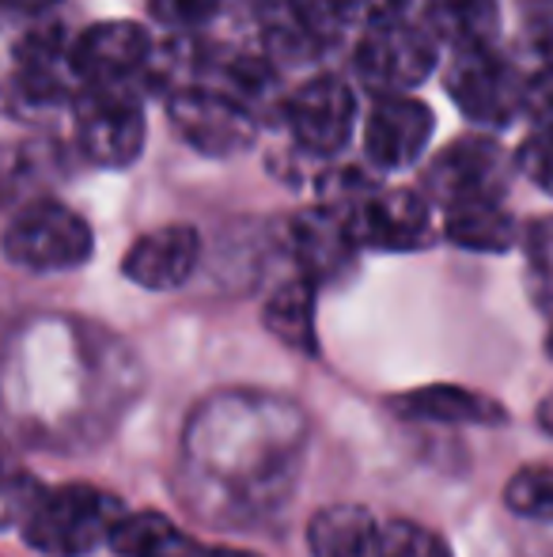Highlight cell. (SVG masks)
Here are the masks:
<instances>
[{
  "label": "cell",
  "instance_id": "6da1fadb",
  "mask_svg": "<svg viewBox=\"0 0 553 557\" xmlns=\"http://www.w3.org/2000/svg\"><path fill=\"white\" fill-rule=\"evenodd\" d=\"M303 444V418L285 398L221 395L209 398L186 429L183 462L193 490L236 512H259L285 497Z\"/></svg>",
  "mask_w": 553,
  "mask_h": 557
},
{
  "label": "cell",
  "instance_id": "7a4b0ae2",
  "mask_svg": "<svg viewBox=\"0 0 553 557\" xmlns=\"http://www.w3.org/2000/svg\"><path fill=\"white\" fill-rule=\"evenodd\" d=\"M126 520V508L91 485H61L38 493L23 516V539L50 557H84L111 543L114 528Z\"/></svg>",
  "mask_w": 553,
  "mask_h": 557
},
{
  "label": "cell",
  "instance_id": "3957f363",
  "mask_svg": "<svg viewBox=\"0 0 553 557\" xmlns=\"http://www.w3.org/2000/svg\"><path fill=\"white\" fill-rule=\"evenodd\" d=\"M0 247L8 262H15L20 270L58 273L88 262L96 250V235L80 213L61 201H30L8 224Z\"/></svg>",
  "mask_w": 553,
  "mask_h": 557
},
{
  "label": "cell",
  "instance_id": "277c9868",
  "mask_svg": "<svg viewBox=\"0 0 553 557\" xmlns=\"http://www.w3.org/2000/svg\"><path fill=\"white\" fill-rule=\"evenodd\" d=\"M175 133L201 156H239L259 140V117L243 99L213 88H186L167 99Z\"/></svg>",
  "mask_w": 553,
  "mask_h": 557
},
{
  "label": "cell",
  "instance_id": "5b68a950",
  "mask_svg": "<svg viewBox=\"0 0 553 557\" xmlns=\"http://www.w3.org/2000/svg\"><path fill=\"white\" fill-rule=\"evenodd\" d=\"M527 81L516 73L508 58L481 46V50H458L448 69V96L470 122L501 129L516 114H524Z\"/></svg>",
  "mask_w": 553,
  "mask_h": 557
},
{
  "label": "cell",
  "instance_id": "8992f818",
  "mask_svg": "<svg viewBox=\"0 0 553 557\" xmlns=\"http://www.w3.org/2000/svg\"><path fill=\"white\" fill-rule=\"evenodd\" d=\"M436 69V42L425 27L387 23L361 38L356 46V76L379 99L406 96L410 88L428 81Z\"/></svg>",
  "mask_w": 553,
  "mask_h": 557
},
{
  "label": "cell",
  "instance_id": "52a82bcc",
  "mask_svg": "<svg viewBox=\"0 0 553 557\" xmlns=\"http://www.w3.org/2000/svg\"><path fill=\"white\" fill-rule=\"evenodd\" d=\"M76 145L99 168H129L144 148V111L126 88H88L76 99Z\"/></svg>",
  "mask_w": 553,
  "mask_h": 557
},
{
  "label": "cell",
  "instance_id": "ba28073f",
  "mask_svg": "<svg viewBox=\"0 0 553 557\" xmlns=\"http://www.w3.org/2000/svg\"><path fill=\"white\" fill-rule=\"evenodd\" d=\"M296 148L311 156H334L349 145L356 125V96L338 76H315L280 107Z\"/></svg>",
  "mask_w": 553,
  "mask_h": 557
},
{
  "label": "cell",
  "instance_id": "9c48e42d",
  "mask_svg": "<svg viewBox=\"0 0 553 557\" xmlns=\"http://www.w3.org/2000/svg\"><path fill=\"white\" fill-rule=\"evenodd\" d=\"M356 247L368 250H417L432 239L428 201L414 190H379L372 186L356 206L345 209Z\"/></svg>",
  "mask_w": 553,
  "mask_h": 557
},
{
  "label": "cell",
  "instance_id": "30bf717a",
  "mask_svg": "<svg viewBox=\"0 0 553 557\" xmlns=\"http://www.w3.org/2000/svg\"><path fill=\"white\" fill-rule=\"evenodd\" d=\"M504 171H508V160L497 148V140L463 137L436 156L425 186L448 209L470 206V201H497L504 190Z\"/></svg>",
  "mask_w": 553,
  "mask_h": 557
},
{
  "label": "cell",
  "instance_id": "8fae6325",
  "mask_svg": "<svg viewBox=\"0 0 553 557\" xmlns=\"http://www.w3.org/2000/svg\"><path fill=\"white\" fill-rule=\"evenodd\" d=\"M152 58V38L134 20H106L73 38L68 69L88 88H118Z\"/></svg>",
  "mask_w": 553,
  "mask_h": 557
},
{
  "label": "cell",
  "instance_id": "7c38bea8",
  "mask_svg": "<svg viewBox=\"0 0 553 557\" xmlns=\"http://www.w3.org/2000/svg\"><path fill=\"white\" fill-rule=\"evenodd\" d=\"M68 50H73V42L61 27H53V23L30 27L15 42V96L27 107H42V111L65 103L68 91H73L68 81H76L73 69H68Z\"/></svg>",
  "mask_w": 553,
  "mask_h": 557
},
{
  "label": "cell",
  "instance_id": "4fadbf2b",
  "mask_svg": "<svg viewBox=\"0 0 553 557\" xmlns=\"http://www.w3.org/2000/svg\"><path fill=\"white\" fill-rule=\"evenodd\" d=\"M432 111L410 96L379 99L364 125V152L379 171H402L420 160L432 137Z\"/></svg>",
  "mask_w": 553,
  "mask_h": 557
},
{
  "label": "cell",
  "instance_id": "5bb4252c",
  "mask_svg": "<svg viewBox=\"0 0 553 557\" xmlns=\"http://www.w3.org/2000/svg\"><path fill=\"white\" fill-rule=\"evenodd\" d=\"M288 239H292V255H296V262H300L303 277L315 281V285L345 277V273L353 270L356 250H361L353 243L345 213L326 209V206H315L296 216V221L288 224Z\"/></svg>",
  "mask_w": 553,
  "mask_h": 557
},
{
  "label": "cell",
  "instance_id": "9a60e30c",
  "mask_svg": "<svg viewBox=\"0 0 553 557\" xmlns=\"http://www.w3.org/2000/svg\"><path fill=\"white\" fill-rule=\"evenodd\" d=\"M198 258H201V235L190 224H171L140 235L134 247L126 250L122 273L140 288L167 293V288H178L190 281V273L198 270Z\"/></svg>",
  "mask_w": 553,
  "mask_h": 557
},
{
  "label": "cell",
  "instance_id": "2e32d148",
  "mask_svg": "<svg viewBox=\"0 0 553 557\" xmlns=\"http://www.w3.org/2000/svg\"><path fill=\"white\" fill-rule=\"evenodd\" d=\"M394 410L402 418L440 421V425H493V421H504V410L493 398L466 387H451V383H436V387L399 395L394 398Z\"/></svg>",
  "mask_w": 553,
  "mask_h": 557
},
{
  "label": "cell",
  "instance_id": "e0dca14e",
  "mask_svg": "<svg viewBox=\"0 0 553 557\" xmlns=\"http://www.w3.org/2000/svg\"><path fill=\"white\" fill-rule=\"evenodd\" d=\"M311 557H379V528L368 508L330 505L307 523Z\"/></svg>",
  "mask_w": 553,
  "mask_h": 557
},
{
  "label": "cell",
  "instance_id": "ac0fdd59",
  "mask_svg": "<svg viewBox=\"0 0 553 557\" xmlns=\"http://www.w3.org/2000/svg\"><path fill=\"white\" fill-rule=\"evenodd\" d=\"M501 8L497 0H428V35L458 50H481L493 46Z\"/></svg>",
  "mask_w": 553,
  "mask_h": 557
},
{
  "label": "cell",
  "instance_id": "d6986e66",
  "mask_svg": "<svg viewBox=\"0 0 553 557\" xmlns=\"http://www.w3.org/2000/svg\"><path fill=\"white\" fill-rule=\"evenodd\" d=\"M443 232L455 247L481 250V255H501L516 243V221L501 201H470V206L448 209Z\"/></svg>",
  "mask_w": 553,
  "mask_h": 557
},
{
  "label": "cell",
  "instance_id": "ffe728a7",
  "mask_svg": "<svg viewBox=\"0 0 553 557\" xmlns=\"http://www.w3.org/2000/svg\"><path fill=\"white\" fill-rule=\"evenodd\" d=\"M111 550L118 557H198L201 546L186 531H178L167 516L137 512L114 528Z\"/></svg>",
  "mask_w": 553,
  "mask_h": 557
},
{
  "label": "cell",
  "instance_id": "44dd1931",
  "mask_svg": "<svg viewBox=\"0 0 553 557\" xmlns=\"http://www.w3.org/2000/svg\"><path fill=\"white\" fill-rule=\"evenodd\" d=\"M266 326L288 349L315 352V281L300 273L296 281L280 285L266 304Z\"/></svg>",
  "mask_w": 553,
  "mask_h": 557
},
{
  "label": "cell",
  "instance_id": "7402d4cb",
  "mask_svg": "<svg viewBox=\"0 0 553 557\" xmlns=\"http://www.w3.org/2000/svg\"><path fill=\"white\" fill-rule=\"evenodd\" d=\"M504 500L524 520L553 523V470L550 467H524L504 490Z\"/></svg>",
  "mask_w": 553,
  "mask_h": 557
},
{
  "label": "cell",
  "instance_id": "603a6c76",
  "mask_svg": "<svg viewBox=\"0 0 553 557\" xmlns=\"http://www.w3.org/2000/svg\"><path fill=\"white\" fill-rule=\"evenodd\" d=\"M379 557H451L440 535L425 531L420 523L394 520L379 528Z\"/></svg>",
  "mask_w": 553,
  "mask_h": 557
},
{
  "label": "cell",
  "instance_id": "cb8c5ba5",
  "mask_svg": "<svg viewBox=\"0 0 553 557\" xmlns=\"http://www.w3.org/2000/svg\"><path fill=\"white\" fill-rule=\"evenodd\" d=\"M406 4L410 0H330L341 27H364V30L387 27V23H402Z\"/></svg>",
  "mask_w": 553,
  "mask_h": 557
},
{
  "label": "cell",
  "instance_id": "d4e9b609",
  "mask_svg": "<svg viewBox=\"0 0 553 557\" xmlns=\"http://www.w3.org/2000/svg\"><path fill=\"white\" fill-rule=\"evenodd\" d=\"M519 171L553 198V129H535L519 148Z\"/></svg>",
  "mask_w": 553,
  "mask_h": 557
},
{
  "label": "cell",
  "instance_id": "484cf974",
  "mask_svg": "<svg viewBox=\"0 0 553 557\" xmlns=\"http://www.w3.org/2000/svg\"><path fill=\"white\" fill-rule=\"evenodd\" d=\"M221 4L224 0H152V12H155V20H163L167 27L190 30L213 20V15L221 12Z\"/></svg>",
  "mask_w": 553,
  "mask_h": 557
},
{
  "label": "cell",
  "instance_id": "4316f807",
  "mask_svg": "<svg viewBox=\"0 0 553 557\" xmlns=\"http://www.w3.org/2000/svg\"><path fill=\"white\" fill-rule=\"evenodd\" d=\"M524 114L535 122V129H553V65L535 73L524 88Z\"/></svg>",
  "mask_w": 553,
  "mask_h": 557
},
{
  "label": "cell",
  "instance_id": "83f0119b",
  "mask_svg": "<svg viewBox=\"0 0 553 557\" xmlns=\"http://www.w3.org/2000/svg\"><path fill=\"white\" fill-rule=\"evenodd\" d=\"M30 485L23 482L20 474H12L8 467H0V528H8V523L23 520L30 508V500L38 497V493H27Z\"/></svg>",
  "mask_w": 553,
  "mask_h": 557
},
{
  "label": "cell",
  "instance_id": "f1b7e54d",
  "mask_svg": "<svg viewBox=\"0 0 553 557\" xmlns=\"http://www.w3.org/2000/svg\"><path fill=\"white\" fill-rule=\"evenodd\" d=\"M527 255H531L535 270L553 277V216H542V221L527 232Z\"/></svg>",
  "mask_w": 553,
  "mask_h": 557
},
{
  "label": "cell",
  "instance_id": "f546056e",
  "mask_svg": "<svg viewBox=\"0 0 553 557\" xmlns=\"http://www.w3.org/2000/svg\"><path fill=\"white\" fill-rule=\"evenodd\" d=\"M50 4H58V0H0V8H8V12H23V15H35Z\"/></svg>",
  "mask_w": 553,
  "mask_h": 557
},
{
  "label": "cell",
  "instance_id": "4dcf8cb0",
  "mask_svg": "<svg viewBox=\"0 0 553 557\" xmlns=\"http://www.w3.org/2000/svg\"><path fill=\"white\" fill-rule=\"evenodd\" d=\"M539 425H542V433L553 436V395L539 406Z\"/></svg>",
  "mask_w": 553,
  "mask_h": 557
},
{
  "label": "cell",
  "instance_id": "1f68e13d",
  "mask_svg": "<svg viewBox=\"0 0 553 557\" xmlns=\"http://www.w3.org/2000/svg\"><path fill=\"white\" fill-rule=\"evenodd\" d=\"M198 557H259V554H247V550H198Z\"/></svg>",
  "mask_w": 553,
  "mask_h": 557
},
{
  "label": "cell",
  "instance_id": "d6a6232c",
  "mask_svg": "<svg viewBox=\"0 0 553 557\" xmlns=\"http://www.w3.org/2000/svg\"><path fill=\"white\" fill-rule=\"evenodd\" d=\"M550 357H553V331H550Z\"/></svg>",
  "mask_w": 553,
  "mask_h": 557
}]
</instances>
